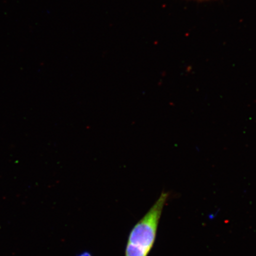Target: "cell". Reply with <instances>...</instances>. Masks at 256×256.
<instances>
[{"instance_id":"2","label":"cell","mask_w":256,"mask_h":256,"mask_svg":"<svg viewBox=\"0 0 256 256\" xmlns=\"http://www.w3.org/2000/svg\"><path fill=\"white\" fill-rule=\"evenodd\" d=\"M78 256H92L90 254H89V252H83L82 254H80Z\"/></svg>"},{"instance_id":"1","label":"cell","mask_w":256,"mask_h":256,"mask_svg":"<svg viewBox=\"0 0 256 256\" xmlns=\"http://www.w3.org/2000/svg\"><path fill=\"white\" fill-rule=\"evenodd\" d=\"M168 192H162L145 216L130 232L124 256H148L156 239L158 224L166 202Z\"/></svg>"}]
</instances>
